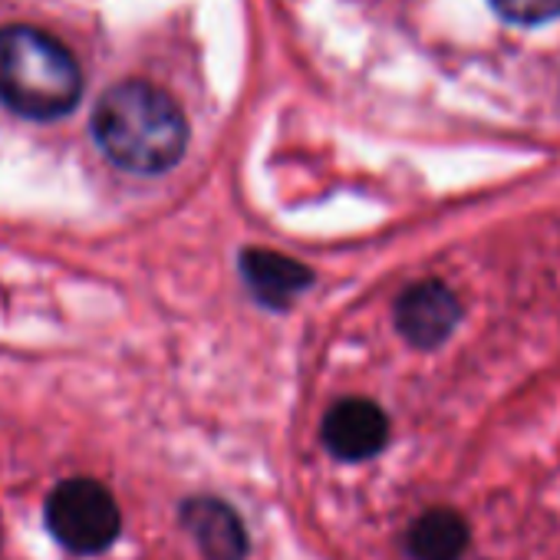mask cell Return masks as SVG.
Returning <instances> with one entry per match:
<instances>
[{
	"label": "cell",
	"instance_id": "obj_2",
	"mask_svg": "<svg viewBox=\"0 0 560 560\" xmlns=\"http://www.w3.org/2000/svg\"><path fill=\"white\" fill-rule=\"evenodd\" d=\"M83 96L77 57L31 24L0 27V103L37 122L70 116Z\"/></svg>",
	"mask_w": 560,
	"mask_h": 560
},
{
	"label": "cell",
	"instance_id": "obj_4",
	"mask_svg": "<svg viewBox=\"0 0 560 560\" xmlns=\"http://www.w3.org/2000/svg\"><path fill=\"white\" fill-rule=\"evenodd\" d=\"M386 439H389V419L366 396L340 399L324 412L320 442L340 462H366L383 452Z\"/></svg>",
	"mask_w": 560,
	"mask_h": 560
},
{
	"label": "cell",
	"instance_id": "obj_5",
	"mask_svg": "<svg viewBox=\"0 0 560 560\" xmlns=\"http://www.w3.org/2000/svg\"><path fill=\"white\" fill-rule=\"evenodd\" d=\"M458 298L442 280H419L396 301L399 337L412 347H439L452 337L458 320Z\"/></svg>",
	"mask_w": 560,
	"mask_h": 560
},
{
	"label": "cell",
	"instance_id": "obj_6",
	"mask_svg": "<svg viewBox=\"0 0 560 560\" xmlns=\"http://www.w3.org/2000/svg\"><path fill=\"white\" fill-rule=\"evenodd\" d=\"M182 524L208 560H244L247 537L241 517L214 498H191L182 508Z\"/></svg>",
	"mask_w": 560,
	"mask_h": 560
},
{
	"label": "cell",
	"instance_id": "obj_3",
	"mask_svg": "<svg viewBox=\"0 0 560 560\" xmlns=\"http://www.w3.org/2000/svg\"><path fill=\"white\" fill-rule=\"evenodd\" d=\"M44 517L54 540L83 557L109 550L122 530L116 494L90 475L60 481L44 504Z\"/></svg>",
	"mask_w": 560,
	"mask_h": 560
},
{
	"label": "cell",
	"instance_id": "obj_8",
	"mask_svg": "<svg viewBox=\"0 0 560 560\" xmlns=\"http://www.w3.org/2000/svg\"><path fill=\"white\" fill-rule=\"evenodd\" d=\"M247 284L267 304H288L301 288L311 284V270L291 257H280L273 250H244L241 257Z\"/></svg>",
	"mask_w": 560,
	"mask_h": 560
},
{
	"label": "cell",
	"instance_id": "obj_9",
	"mask_svg": "<svg viewBox=\"0 0 560 560\" xmlns=\"http://www.w3.org/2000/svg\"><path fill=\"white\" fill-rule=\"evenodd\" d=\"M491 8L511 24H547L560 18V0H491Z\"/></svg>",
	"mask_w": 560,
	"mask_h": 560
},
{
	"label": "cell",
	"instance_id": "obj_7",
	"mask_svg": "<svg viewBox=\"0 0 560 560\" xmlns=\"http://www.w3.org/2000/svg\"><path fill=\"white\" fill-rule=\"evenodd\" d=\"M468 544V524L452 508H432L419 514L402 540L409 560H462Z\"/></svg>",
	"mask_w": 560,
	"mask_h": 560
},
{
	"label": "cell",
	"instance_id": "obj_1",
	"mask_svg": "<svg viewBox=\"0 0 560 560\" xmlns=\"http://www.w3.org/2000/svg\"><path fill=\"white\" fill-rule=\"evenodd\" d=\"M93 139L122 172L162 175L188 149V119L165 90L145 80H126L96 103Z\"/></svg>",
	"mask_w": 560,
	"mask_h": 560
}]
</instances>
